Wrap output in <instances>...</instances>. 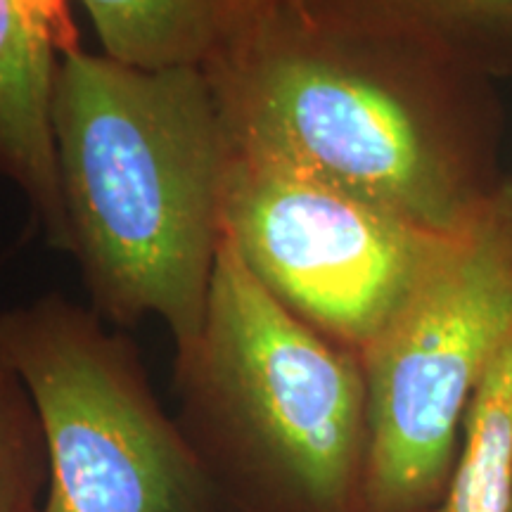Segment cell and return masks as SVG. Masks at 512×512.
I'll return each instance as SVG.
<instances>
[{
  "mask_svg": "<svg viewBox=\"0 0 512 512\" xmlns=\"http://www.w3.org/2000/svg\"><path fill=\"white\" fill-rule=\"evenodd\" d=\"M512 332V192L477 202L358 351L368 394L363 512L444 505L465 413Z\"/></svg>",
  "mask_w": 512,
  "mask_h": 512,
  "instance_id": "cell-3",
  "label": "cell"
},
{
  "mask_svg": "<svg viewBox=\"0 0 512 512\" xmlns=\"http://www.w3.org/2000/svg\"><path fill=\"white\" fill-rule=\"evenodd\" d=\"M107 57L133 69L200 67L228 29L223 0H81Z\"/></svg>",
  "mask_w": 512,
  "mask_h": 512,
  "instance_id": "cell-8",
  "label": "cell"
},
{
  "mask_svg": "<svg viewBox=\"0 0 512 512\" xmlns=\"http://www.w3.org/2000/svg\"><path fill=\"white\" fill-rule=\"evenodd\" d=\"M0 361L46 439L38 512H235L133 349L98 320L53 299L3 313Z\"/></svg>",
  "mask_w": 512,
  "mask_h": 512,
  "instance_id": "cell-4",
  "label": "cell"
},
{
  "mask_svg": "<svg viewBox=\"0 0 512 512\" xmlns=\"http://www.w3.org/2000/svg\"><path fill=\"white\" fill-rule=\"evenodd\" d=\"M223 233L292 313L358 354L453 235L318 178L233 152Z\"/></svg>",
  "mask_w": 512,
  "mask_h": 512,
  "instance_id": "cell-5",
  "label": "cell"
},
{
  "mask_svg": "<svg viewBox=\"0 0 512 512\" xmlns=\"http://www.w3.org/2000/svg\"><path fill=\"white\" fill-rule=\"evenodd\" d=\"M48 477L46 439L34 401L0 361V512H38Z\"/></svg>",
  "mask_w": 512,
  "mask_h": 512,
  "instance_id": "cell-10",
  "label": "cell"
},
{
  "mask_svg": "<svg viewBox=\"0 0 512 512\" xmlns=\"http://www.w3.org/2000/svg\"><path fill=\"white\" fill-rule=\"evenodd\" d=\"M427 512H448L444 505H439V508H434V510H427Z\"/></svg>",
  "mask_w": 512,
  "mask_h": 512,
  "instance_id": "cell-13",
  "label": "cell"
},
{
  "mask_svg": "<svg viewBox=\"0 0 512 512\" xmlns=\"http://www.w3.org/2000/svg\"><path fill=\"white\" fill-rule=\"evenodd\" d=\"M512 479V332L465 413L448 512H508Z\"/></svg>",
  "mask_w": 512,
  "mask_h": 512,
  "instance_id": "cell-9",
  "label": "cell"
},
{
  "mask_svg": "<svg viewBox=\"0 0 512 512\" xmlns=\"http://www.w3.org/2000/svg\"><path fill=\"white\" fill-rule=\"evenodd\" d=\"M76 48L64 0H0V166L64 233L55 145L57 53Z\"/></svg>",
  "mask_w": 512,
  "mask_h": 512,
  "instance_id": "cell-7",
  "label": "cell"
},
{
  "mask_svg": "<svg viewBox=\"0 0 512 512\" xmlns=\"http://www.w3.org/2000/svg\"><path fill=\"white\" fill-rule=\"evenodd\" d=\"M240 155L347 190L415 226L456 233L477 202L406 105L309 53L268 57L240 95Z\"/></svg>",
  "mask_w": 512,
  "mask_h": 512,
  "instance_id": "cell-6",
  "label": "cell"
},
{
  "mask_svg": "<svg viewBox=\"0 0 512 512\" xmlns=\"http://www.w3.org/2000/svg\"><path fill=\"white\" fill-rule=\"evenodd\" d=\"M508 512H512V479H510V505H508Z\"/></svg>",
  "mask_w": 512,
  "mask_h": 512,
  "instance_id": "cell-14",
  "label": "cell"
},
{
  "mask_svg": "<svg viewBox=\"0 0 512 512\" xmlns=\"http://www.w3.org/2000/svg\"><path fill=\"white\" fill-rule=\"evenodd\" d=\"M420 15L444 22H512V0H399Z\"/></svg>",
  "mask_w": 512,
  "mask_h": 512,
  "instance_id": "cell-11",
  "label": "cell"
},
{
  "mask_svg": "<svg viewBox=\"0 0 512 512\" xmlns=\"http://www.w3.org/2000/svg\"><path fill=\"white\" fill-rule=\"evenodd\" d=\"M178 384V422L235 512H363L361 361L287 309L226 233Z\"/></svg>",
  "mask_w": 512,
  "mask_h": 512,
  "instance_id": "cell-2",
  "label": "cell"
},
{
  "mask_svg": "<svg viewBox=\"0 0 512 512\" xmlns=\"http://www.w3.org/2000/svg\"><path fill=\"white\" fill-rule=\"evenodd\" d=\"M67 221L102 309L200 339L233 152L200 67L133 69L72 48L55 88Z\"/></svg>",
  "mask_w": 512,
  "mask_h": 512,
  "instance_id": "cell-1",
  "label": "cell"
},
{
  "mask_svg": "<svg viewBox=\"0 0 512 512\" xmlns=\"http://www.w3.org/2000/svg\"><path fill=\"white\" fill-rule=\"evenodd\" d=\"M299 3H304V0H223L228 15V29L240 27V24L268 22L280 10Z\"/></svg>",
  "mask_w": 512,
  "mask_h": 512,
  "instance_id": "cell-12",
  "label": "cell"
}]
</instances>
